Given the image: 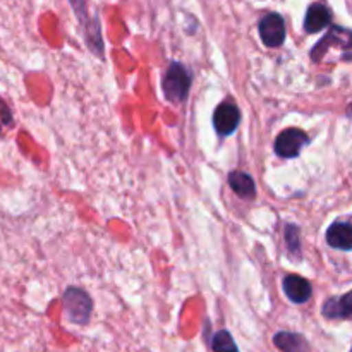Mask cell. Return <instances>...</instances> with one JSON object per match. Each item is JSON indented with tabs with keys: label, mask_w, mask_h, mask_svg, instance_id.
I'll return each mask as SVG.
<instances>
[{
	"label": "cell",
	"mask_w": 352,
	"mask_h": 352,
	"mask_svg": "<svg viewBox=\"0 0 352 352\" xmlns=\"http://www.w3.org/2000/svg\"><path fill=\"white\" fill-rule=\"evenodd\" d=\"M165 98L172 103H182L189 95L191 88V74L182 64H172L167 69L162 81Z\"/></svg>",
	"instance_id": "cell-1"
},
{
	"label": "cell",
	"mask_w": 352,
	"mask_h": 352,
	"mask_svg": "<svg viewBox=\"0 0 352 352\" xmlns=\"http://www.w3.org/2000/svg\"><path fill=\"white\" fill-rule=\"evenodd\" d=\"M64 306L65 313H67L69 322L76 323V325H85L88 323L89 316H91V299L85 291L76 287H69L64 292Z\"/></svg>",
	"instance_id": "cell-2"
},
{
	"label": "cell",
	"mask_w": 352,
	"mask_h": 352,
	"mask_svg": "<svg viewBox=\"0 0 352 352\" xmlns=\"http://www.w3.org/2000/svg\"><path fill=\"white\" fill-rule=\"evenodd\" d=\"M308 143L309 138L306 136L305 131L291 127V129L282 131L277 136V140H275V153L280 158H296Z\"/></svg>",
	"instance_id": "cell-3"
},
{
	"label": "cell",
	"mask_w": 352,
	"mask_h": 352,
	"mask_svg": "<svg viewBox=\"0 0 352 352\" xmlns=\"http://www.w3.org/2000/svg\"><path fill=\"white\" fill-rule=\"evenodd\" d=\"M340 47L344 50H351L352 48V31L346 30V28H340V26H332L329 30V33L318 41L316 47H313L311 50V58L315 62L322 60L323 54L329 52L330 47Z\"/></svg>",
	"instance_id": "cell-4"
},
{
	"label": "cell",
	"mask_w": 352,
	"mask_h": 352,
	"mask_svg": "<svg viewBox=\"0 0 352 352\" xmlns=\"http://www.w3.org/2000/svg\"><path fill=\"white\" fill-rule=\"evenodd\" d=\"M261 41L267 47L277 48L285 41V24L280 14H268L258 24Z\"/></svg>",
	"instance_id": "cell-5"
},
{
	"label": "cell",
	"mask_w": 352,
	"mask_h": 352,
	"mask_svg": "<svg viewBox=\"0 0 352 352\" xmlns=\"http://www.w3.org/2000/svg\"><path fill=\"white\" fill-rule=\"evenodd\" d=\"M241 120V112L234 103H222L213 113V126L220 136H229L237 129Z\"/></svg>",
	"instance_id": "cell-6"
},
{
	"label": "cell",
	"mask_w": 352,
	"mask_h": 352,
	"mask_svg": "<svg viewBox=\"0 0 352 352\" xmlns=\"http://www.w3.org/2000/svg\"><path fill=\"white\" fill-rule=\"evenodd\" d=\"M284 292L292 302L301 305L311 298V285L306 278L299 277V275H287L284 278Z\"/></svg>",
	"instance_id": "cell-7"
},
{
	"label": "cell",
	"mask_w": 352,
	"mask_h": 352,
	"mask_svg": "<svg viewBox=\"0 0 352 352\" xmlns=\"http://www.w3.org/2000/svg\"><path fill=\"white\" fill-rule=\"evenodd\" d=\"M330 23H332V12L329 7L323 3H313L306 12L305 30L308 33H318V31L325 30Z\"/></svg>",
	"instance_id": "cell-8"
},
{
	"label": "cell",
	"mask_w": 352,
	"mask_h": 352,
	"mask_svg": "<svg viewBox=\"0 0 352 352\" xmlns=\"http://www.w3.org/2000/svg\"><path fill=\"white\" fill-rule=\"evenodd\" d=\"M327 243L336 250H352V226L346 222H336L327 230Z\"/></svg>",
	"instance_id": "cell-9"
},
{
	"label": "cell",
	"mask_w": 352,
	"mask_h": 352,
	"mask_svg": "<svg viewBox=\"0 0 352 352\" xmlns=\"http://www.w3.org/2000/svg\"><path fill=\"white\" fill-rule=\"evenodd\" d=\"M323 316L327 318L352 320V291L344 298H332L323 305Z\"/></svg>",
	"instance_id": "cell-10"
},
{
	"label": "cell",
	"mask_w": 352,
	"mask_h": 352,
	"mask_svg": "<svg viewBox=\"0 0 352 352\" xmlns=\"http://www.w3.org/2000/svg\"><path fill=\"white\" fill-rule=\"evenodd\" d=\"M229 184L237 196L244 199H253L256 196V184L246 172H232L229 175Z\"/></svg>",
	"instance_id": "cell-11"
},
{
	"label": "cell",
	"mask_w": 352,
	"mask_h": 352,
	"mask_svg": "<svg viewBox=\"0 0 352 352\" xmlns=\"http://www.w3.org/2000/svg\"><path fill=\"white\" fill-rule=\"evenodd\" d=\"M274 342L282 352H309L308 340L299 333L278 332L274 337Z\"/></svg>",
	"instance_id": "cell-12"
},
{
	"label": "cell",
	"mask_w": 352,
	"mask_h": 352,
	"mask_svg": "<svg viewBox=\"0 0 352 352\" xmlns=\"http://www.w3.org/2000/svg\"><path fill=\"white\" fill-rule=\"evenodd\" d=\"M212 349L213 352H239L232 336L227 330H220V332L215 333L212 340Z\"/></svg>",
	"instance_id": "cell-13"
},
{
	"label": "cell",
	"mask_w": 352,
	"mask_h": 352,
	"mask_svg": "<svg viewBox=\"0 0 352 352\" xmlns=\"http://www.w3.org/2000/svg\"><path fill=\"white\" fill-rule=\"evenodd\" d=\"M285 243H287V250L291 251L294 256H299L301 253V244H299V232L296 226L285 227Z\"/></svg>",
	"instance_id": "cell-14"
},
{
	"label": "cell",
	"mask_w": 352,
	"mask_h": 352,
	"mask_svg": "<svg viewBox=\"0 0 352 352\" xmlns=\"http://www.w3.org/2000/svg\"><path fill=\"white\" fill-rule=\"evenodd\" d=\"M12 126V112L7 107V103L0 98V136Z\"/></svg>",
	"instance_id": "cell-15"
},
{
	"label": "cell",
	"mask_w": 352,
	"mask_h": 352,
	"mask_svg": "<svg viewBox=\"0 0 352 352\" xmlns=\"http://www.w3.org/2000/svg\"><path fill=\"white\" fill-rule=\"evenodd\" d=\"M351 352H352V351H351Z\"/></svg>",
	"instance_id": "cell-16"
}]
</instances>
